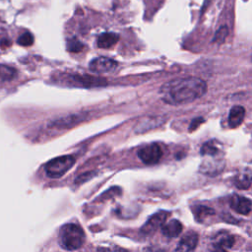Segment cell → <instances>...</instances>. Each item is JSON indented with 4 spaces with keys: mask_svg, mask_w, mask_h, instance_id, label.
I'll return each mask as SVG.
<instances>
[{
    "mask_svg": "<svg viewBox=\"0 0 252 252\" xmlns=\"http://www.w3.org/2000/svg\"><path fill=\"white\" fill-rule=\"evenodd\" d=\"M230 203L232 210L242 215H248L252 209L251 201L240 195H232Z\"/></svg>",
    "mask_w": 252,
    "mask_h": 252,
    "instance_id": "obj_10",
    "label": "cell"
},
{
    "mask_svg": "<svg viewBox=\"0 0 252 252\" xmlns=\"http://www.w3.org/2000/svg\"><path fill=\"white\" fill-rule=\"evenodd\" d=\"M182 224L178 220H170L162 227V232L167 237H176L182 231Z\"/></svg>",
    "mask_w": 252,
    "mask_h": 252,
    "instance_id": "obj_13",
    "label": "cell"
},
{
    "mask_svg": "<svg viewBox=\"0 0 252 252\" xmlns=\"http://www.w3.org/2000/svg\"><path fill=\"white\" fill-rule=\"evenodd\" d=\"M228 34H229L228 28H227V27H222V28L217 32L216 37H215V39H214V42H220V43H222V42L225 41V39L227 38Z\"/></svg>",
    "mask_w": 252,
    "mask_h": 252,
    "instance_id": "obj_23",
    "label": "cell"
},
{
    "mask_svg": "<svg viewBox=\"0 0 252 252\" xmlns=\"http://www.w3.org/2000/svg\"><path fill=\"white\" fill-rule=\"evenodd\" d=\"M214 246V245H213ZM209 252H227L226 249H223V248H220V247H217V246H214L213 249Z\"/></svg>",
    "mask_w": 252,
    "mask_h": 252,
    "instance_id": "obj_26",
    "label": "cell"
},
{
    "mask_svg": "<svg viewBox=\"0 0 252 252\" xmlns=\"http://www.w3.org/2000/svg\"><path fill=\"white\" fill-rule=\"evenodd\" d=\"M84 47H85V45L83 44V42L78 41L76 38H73L68 41L67 49L70 52H80L84 49Z\"/></svg>",
    "mask_w": 252,
    "mask_h": 252,
    "instance_id": "obj_20",
    "label": "cell"
},
{
    "mask_svg": "<svg viewBox=\"0 0 252 252\" xmlns=\"http://www.w3.org/2000/svg\"><path fill=\"white\" fill-rule=\"evenodd\" d=\"M224 166L221 165L218 162H214L213 164H204L201 167V170L206 173V174H210V175H214V174H218V172L222 171Z\"/></svg>",
    "mask_w": 252,
    "mask_h": 252,
    "instance_id": "obj_18",
    "label": "cell"
},
{
    "mask_svg": "<svg viewBox=\"0 0 252 252\" xmlns=\"http://www.w3.org/2000/svg\"><path fill=\"white\" fill-rule=\"evenodd\" d=\"M85 119L84 114H72V115H67L62 118L50 121L48 123L49 128H55V129H68L72 126L82 122Z\"/></svg>",
    "mask_w": 252,
    "mask_h": 252,
    "instance_id": "obj_7",
    "label": "cell"
},
{
    "mask_svg": "<svg viewBox=\"0 0 252 252\" xmlns=\"http://www.w3.org/2000/svg\"><path fill=\"white\" fill-rule=\"evenodd\" d=\"M17 76V71L15 68L0 64V82H8L15 79Z\"/></svg>",
    "mask_w": 252,
    "mask_h": 252,
    "instance_id": "obj_17",
    "label": "cell"
},
{
    "mask_svg": "<svg viewBox=\"0 0 252 252\" xmlns=\"http://www.w3.org/2000/svg\"><path fill=\"white\" fill-rule=\"evenodd\" d=\"M234 237L233 235L227 233V232H221L217 234L214 238V246L226 249V248H231L234 244Z\"/></svg>",
    "mask_w": 252,
    "mask_h": 252,
    "instance_id": "obj_15",
    "label": "cell"
},
{
    "mask_svg": "<svg viewBox=\"0 0 252 252\" xmlns=\"http://www.w3.org/2000/svg\"><path fill=\"white\" fill-rule=\"evenodd\" d=\"M139 159L146 165H155L163 157V150L160 145L153 143L142 147L137 153Z\"/></svg>",
    "mask_w": 252,
    "mask_h": 252,
    "instance_id": "obj_4",
    "label": "cell"
},
{
    "mask_svg": "<svg viewBox=\"0 0 252 252\" xmlns=\"http://www.w3.org/2000/svg\"><path fill=\"white\" fill-rule=\"evenodd\" d=\"M207 92V84L198 77L173 79L164 84L160 90L162 100L168 105H179L192 103Z\"/></svg>",
    "mask_w": 252,
    "mask_h": 252,
    "instance_id": "obj_1",
    "label": "cell"
},
{
    "mask_svg": "<svg viewBox=\"0 0 252 252\" xmlns=\"http://www.w3.org/2000/svg\"><path fill=\"white\" fill-rule=\"evenodd\" d=\"M119 40V36L114 33H104L99 36L97 45L100 48H110Z\"/></svg>",
    "mask_w": 252,
    "mask_h": 252,
    "instance_id": "obj_14",
    "label": "cell"
},
{
    "mask_svg": "<svg viewBox=\"0 0 252 252\" xmlns=\"http://www.w3.org/2000/svg\"><path fill=\"white\" fill-rule=\"evenodd\" d=\"M204 122V118H202V117H198V118H195V119H193L192 120V122H191V125H190V127H189V130L190 131H193L194 129H196L198 126L200 125V124H202Z\"/></svg>",
    "mask_w": 252,
    "mask_h": 252,
    "instance_id": "obj_24",
    "label": "cell"
},
{
    "mask_svg": "<svg viewBox=\"0 0 252 252\" xmlns=\"http://www.w3.org/2000/svg\"><path fill=\"white\" fill-rule=\"evenodd\" d=\"M193 212H194L196 221L199 223H202L208 217L213 216L215 214V211L212 208H210L208 206H202V205L196 206V208L193 210Z\"/></svg>",
    "mask_w": 252,
    "mask_h": 252,
    "instance_id": "obj_16",
    "label": "cell"
},
{
    "mask_svg": "<svg viewBox=\"0 0 252 252\" xmlns=\"http://www.w3.org/2000/svg\"><path fill=\"white\" fill-rule=\"evenodd\" d=\"M233 184L241 190L248 189L252 184V172L248 169H242L233 178Z\"/></svg>",
    "mask_w": 252,
    "mask_h": 252,
    "instance_id": "obj_11",
    "label": "cell"
},
{
    "mask_svg": "<svg viewBox=\"0 0 252 252\" xmlns=\"http://www.w3.org/2000/svg\"><path fill=\"white\" fill-rule=\"evenodd\" d=\"M245 116V109L241 105H234L229 114V124L231 128H236L242 123Z\"/></svg>",
    "mask_w": 252,
    "mask_h": 252,
    "instance_id": "obj_12",
    "label": "cell"
},
{
    "mask_svg": "<svg viewBox=\"0 0 252 252\" xmlns=\"http://www.w3.org/2000/svg\"><path fill=\"white\" fill-rule=\"evenodd\" d=\"M198 243V234L194 231L186 232L180 239L175 252H191Z\"/></svg>",
    "mask_w": 252,
    "mask_h": 252,
    "instance_id": "obj_9",
    "label": "cell"
},
{
    "mask_svg": "<svg viewBox=\"0 0 252 252\" xmlns=\"http://www.w3.org/2000/svg\"><path fill=\"white\" fill-rule=\"evenodd\" d=\"M168 216H169V213L166 211H160L154 214L148 219L145 225L141 228V232L144 235H151L155 233L159 229H161L166 224V221Z\"/></svg>",
    "mask_w": 252,
    "mask_h": 252,
    "instance_id": "obj_5",
    "label": "cell"
},
{
    "mask_svg": "<svg viewBox=\"0 0 252 252\" xmlns=\"http://www.w3.org/2000/svg\"><path fill=\"white\" fill-rule=\"evenodd\" d=\"M220 153V150L219 148L217 147L216 143L214 141H209V142H206L202 148H201V154L203 156H216Z\"/></svg>",
    "mask_w": 252,
    "mask_h": 252,
    "instance_id": "obj_19",
    "label": "cell"
},
{
    "mask_svg": "<svg viewBox=\"0 0 252 252\" xmlns=\"http://www.w3.org/2000/svg\"><path fill=\"white\" fill-rule=\"evenodd\" d=\"M75 164L73 156H61L49 161L45 165L46 175L50 178H59L64 175Z\"/></svg>",
    "mask_w": 252,
    "mask_h": 252,
    "instance_id": "obj_3",
    "label": "cell"
},
{
    "mask_svg": "<svg viewBox=\"0 0 252 252\" xmlns=\"http://www.w3.org/2000/svg\"><path fill=\"white\" fill-rule=\"evenodd\" d=\"M86 236L83 229L76 224L63 226L59 232L60 245L69 251L77 250L83 246Z\"/></svg>",
    "mask_w": 252,
    "mask_h": 252,
    "instance_id": "obj_2",
    "label": "cell"
},
{
    "mask_svg": "<svg viewBox=\"0 0 252 252\" xmlns=\"http://www.w3.org/2000/svg\"><path fill=\"white\" fill-rule=\"evenodd\" d=\"M68 83H71L73 86L77 87H98V86H105V81L96 78V77H90L87 75H72L69 76Z\"/></svg>",
    "mask_w": 252,
    "mask_h": 252,
    "instance_id": "obj_8",
    "label": "cell"
},
{
    "mask_svg": "<svg viewBox=\"0 0 252 252\" xmlns=\"http://www.w3.org/2000/svg\"><path fill=\"white\" fill-rule=\"evenodd\" d=\"M117 67V62L107 58V57H97L95 59H93L90 64H89V68L93 73L96 74H105V73H109L112 72L116 69Z\"/></svg>",
    "mask_w": 252,
    "mask_h": 252,
    "instance_id": "obj_6",
    "label": "cell"
},
{
    "mask_svg": "<svg viewBox=\"0 0 252 252\" xmlns=\"http://www.w3.org/2000/svg\"><path fill=\"white\" fill-rule=\"evenodd\" d=\"M251 60H252V56H251Z\"/></svg>",
    "mask_w": 252,
    "mask_h": 252,
    "instance_id": "obj_27",
    "label": "cell"
},
{
    "mask_svg": "<svg viewBox=\"0 0 252 252\" xmlns=\"http://www.w3.org/2000/svg\"><path fill=\"white\" fill-rule=\"evenodd\" d=\"M98 252H128L117 245H105V246H100L98 248Z\"/></svg>",
    "mask_w": 252,
    "mask_h": 252,
    "instance_id": "obj_22",
    "label": "cell"
},
{
    "mask_svg": "<svg viewBox=\"0 0 252 252\" xmlns=\"http://www.w3.org/2000/svg\"><path fill=\"white\" fill-rule=\"evenodd\" d=\"M0 44H1L2 47H7V46L10 45V42L8 40L4 39V40H2L1 42H0Z\"/></svg>",
    "mask_w": 252,
    "mask_h": 252,
    "instance_id": "obj_25",
    "label": "cell"
},
{
    "mask_svg": "<svg viewBox=\"0 0 252 252\" xmlns=\"http://www.w3.org/2000/svg\"><path fill=\"white\" fill-rule=\"evenodd\" d=\"M17 43L22 46H30L34 43V37L31 33H25L18 38Z\"/></svg>",
    "mask_w": 252,
    "mask_h": 252,
    "instance_id": "obj_21",
    "label": "cell"
}]
</instances>
